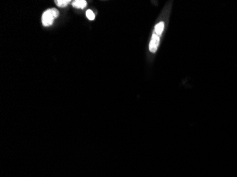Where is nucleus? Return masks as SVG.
I'll use <instances>...</instances> for the list:
<instances>
[{
  "label": "nucleus",
  "instance_id": "1",
  "mask_svg": "<svg viewBox=\"0 0 237 177\" xmlns=\"http://www.w3.org/2000/svg\"><path fill=\"white\" fill-rule=\"evenodd\" d=\"M59 14L58 10L55 8L49 9L46 10L43 14L42 22L44 26H49L52 25L55 18H56Z\"/></svg>",
  "mask_w": 237,
  "mask_h": 177
},
{
  "label": "nucleus",
  "instance_id": "2",
  "mask_svg": "<svg viewBox=\"0 0 237 177\" xmlns=\"http://www.w3.org/2000/svg\"><path fill=\"white\" fill-rule=\"evenodd\" d=\"M159 41H160V36L154 33L152 36V39H151V43L149 45V50L151 52L155 53L156 51L157 48L159 45Z\"/></svg>",
  "mask_w": 237,
  "mask_h": 177
},
{
  "label": "nucleus",
  "instance_id": "3",
  "mask_svg": "<svg viewBox=\"0 0 237 177\" xmlns=\"http://www.w3.org/2000/svg\"><path fill=\"white\" fill-rule=\"evenodd\" d=\"M73 6L75 8L84 9L87 6V1L85 0H75L73 1Z\"/></svg>",
  "mask_w": 237,
  "mask_h": 177
},
{
  "label": "nucleus",
  "instance_id": "4",
  "mask_svg": "<svg viewBox=\"0 0 237 177\" xmlns=\"http://www.w3.org/2000/svg\"><path fill=\"white\" fill-rule=\"evenodd\" d=\"M163 29H164V23H163V21H160V23H158V24L156 26L155 31H154V33L160 36V35H161L162 32H163Z\"/></svg>",
  "mask_w": 237,
  "mask_h": 177
},
{
  "label": "nucleus",
  "instance_id": "5",
  "mask_svg": "<svg viewBox=\"0 0 237 177\" xmlns=\"http://www.w3.org/2000/svg\"><path fill=\"white\" fill-rule=\"evenodd\" d=\"M55 2L58 7H63L68 4L70 2V0H56V1H55Z\"/></svg>",
  "mask_w": 237,
  "mask_h": 177
},
{
  "label": "nucleus",
  "instance_id": "6",
  "mask_svg": "<svg viewBox=\"0 0 237 177\" xmlns=\"http://www.w3.org/2000/svg\"><path fill=\"white\" fill-rule=\"evenodd\" d=\"M86 17H87V19H89V20H93V19H95V14L93 13V11H92V10L89 9L86 11Z\"/></svg>",
  "mask_w": 237,
  "mask_h": 177
}]
</instances>
